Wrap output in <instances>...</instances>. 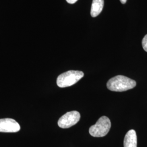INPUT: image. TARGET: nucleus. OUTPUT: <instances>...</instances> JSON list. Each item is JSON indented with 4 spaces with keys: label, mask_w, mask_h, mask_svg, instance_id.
Instances as JSON below:
<instances>
[{
    "label": "nucleus",
    "mask_w": 147,
    "mask_h": 147,
    "mask_svg": "<svg viewBox=\"0 0 147 147\" xmlns=\"http://www.w3.org/2000/svg\"><path fill=\"white\" fill-rule=\"evenodd\" d=\"M136 86L135 80L125 76L118 75L110 79L107 83V88L114 92H124L134 88Z\"/></svg>",
    "instance_id": "f257e3e1"
},
{
    "label": "nucleus",
    "mask_w": 147,
    "mask_h": 147,
    "mask_svg": "<svg viewBox=\"0 0 147 147\" xmlns=\"http://www.w3.org/2000/svg\"><path fill=\"white\" fill-rule=\"evenodd\" d=\"M84 76L81 71L69 70L59 75L57 79V84L59 87L65 88L73 86Z\"/></svg>",
    "instance_id": "f03ea898"
},
{
    "label": "nucleus",
    "mask_w": 147,
    "mask_h": 147,
    "mask_svg": "<svg viewBox=\"0 0 147 147\" xmlns=\"http://www.w3.org/2000/svg\"><path fill=\"white\" fill-rule=\"evenodd\" d=\"M111 126L110 119L106 116H102L98 119L95 125L90 127L89 134L95 137L105 136L110 131Z\"/></svg>",
    "instance_id": "7ed1b4c3"
},
{
    "label": "nucleus",
    "mask_w": 147,
    "mask_h": 147,
    "mask_svg": "<svg viewBox=\"0 0 147 147\" xmlns=\"http://www.w3.org/2000/svg\"><path fill=\"white\" fill-rule=\"evenodd\" d=\"M80 114L76 111L68 112L62 116L58 121L59 127L67 129L76 124L80 119Z\"/></svg>",
    "instance_id": "20e7f679"
},
{
    "label": "nucleus",
    "mask_w": 147,
    "mask_h": 147,
    "mask_svg": "<svg viewBox=\"0 0 147 147\" xmlns=\"http://www.w3.org/2000/svg\"><path fill=\"white\" fill-rule=\"evenodd\" d=\"M20 130V126L14 119L3 118L0 119L1 132H16Z\"/></svg>",
    "instance_id": "39448f33"
},
{
    "label": "nucleus",
    "mask_w": 147,
    "mask_h": 147,
    "mask_svg": "<svg viewBox=\"0 0 147 147\" xmlns=\"http://www.w3.org/2000/svg\"><path fill=\"white\" fill-rule=\"evenodd\" d=\"M124 147H137V135L134 130L126 133L124 140Z\"/></svg>",
    "instance_id": "423d86ee"
},
{
    "label": "nucleus",
    "mask_w": 147,
    "mask_h": 147,
    "mask_svg": "<svg viewBox=\"0 0 147 147\" xmlns=\"http://www.w3.org/2000/svg\"><path fill=\"white\" fill-rule=\"evenodd\" d=\"M104 4V0H93L91 10H90V15L93 17H96L99 16L102 11Z\"/></svg>",
    "instance_id": "0eeeda50"
},
{
    "label": "nucleus",
    "mask_w": 147,
    "mask_h": 147,
    "mask_svg": "<svg viewBox=\"0 0 147 147\" xmlns=\"http://www.w3.org/2000/svg\"><path fill=\"white\" fill-rule=\"evenodd\" d=\"M142 44L143 49L147 52V34L143 38L142 40Z\"/></svg>",
    "instance_id": "6e6552de"
},
{
    "label": "nucleus",
    "mask_w": 147,
    "mask_h": 147,
    "mask_svg": "<svg viewBox=\"0 0 147 147\" xmlns=\"http://www.w3.org/2000/svg\"><path fill=\"white\" fill-rule=\"evenodd\" d=\"M66 1L68 3L70 4H74L78 1V0H66Z\"/></svg>",
    "instance_id": "1a4fd4ad"
},
{
    "label": "nucleus",
    "mask_w": 147,
    "mask_h": 147,
    "mask_svg": "<svg viewBox=\"0 0 147 147\" xmlns=\"http://www.w3.org/2000/svg\"><path fill=\"white\" fill-rule=\"evenodd\" d=\"M120 1L122 4H125L126 3L127 0H120Z\"/></svg>",
    "instance_id": "9d476101"
}]
</instances>
